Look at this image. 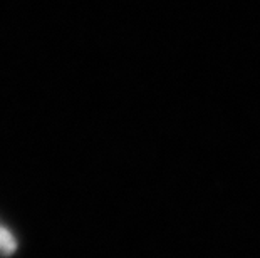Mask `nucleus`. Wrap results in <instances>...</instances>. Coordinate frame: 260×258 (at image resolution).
<instances>
[{"label":"nucleus","mask_w":260,"mask_h":258,"mask_svg":"<svg viewBox=\"0 0 260 258\" xmlns=\"http://www.w3.org/2000/svg\"><path fill=\"white\" fill-rule=\"evenodd\" d=\"M17 250V241L14 235L0 225V255H12Z\"/></svg>","instance_id":"f257e3e1"}]
</instances>
